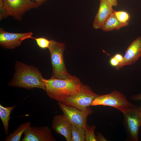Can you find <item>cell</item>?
Segmentation results:
<instances>
[{
  "label": "cell",
  "instance_id": "1",
  "mask_svg": "<svg viewBox=\"0 0 141 141\" xmlns=\"http://www.w3.org/2000/svg\"><path fill=\"white\" fill-rule=\"evenodd\" d=\"M15 69V73L8 83V86L27 89L38 88L45 90L44 78L36 67L16 61Z\"/></svg>",
  "mask_w": 141,
  "mask_h": 141
},
{
  "label": "cell",
  "instance_id": "2",
  "mask_svg": "<svg viewBox=\"0 0 141 141\" xmlns=\"http://www.w3.org/2000/svg\"><path fill=\"white\" fill-rule=\"evenodd\" d=\"M44 81L48 95L61 102L77 94L82 83L78 78L71 75L63 78L44 79Z\"/></svg>",
  "mask_w": 141,
  "mask_h": 141
},
{
  "label": "cell",
  "instance_id": "3",
  "mask_svg": "<svg viewBox=\"0 0 141 141\" xmlns=\"http://www.w3.org/2000/svg\"><path fill=\"white\" fill-rule=\"evenodd\" d=\"M48 49L50 51L52 74L51 77L63 78L70 75L68 72L64 62L63 54L65 49V43L50 40Z\"/></svg>",
  "mask_w": 141,
  "mask_h": 141
},
{
  "label": "cell",
  "instance_id": "4",
  "mask_svg": "<svg viewBox=\"0 0 141 141\" xmlns=\"http://www.w3.org/2000/svg\"><path fill=\"white\" fill-rule=\"evenodd\" d=\"M134 105L121 92L115 90L108 94L99 95L93 101L91 106L102 105L112 107L118 109L123 114Z\"/></svg>",
  "mask_w": 141,
  "mask_h": 141
},
{
  "label": "cell",
  "instance_id": "5",
  "mask_svg": "<svg viewBox=\"0 0 141 141\" xmlns=\"http://www.w3.org/2000/svg\"><path fill=\"white\" fill-rule=\"evenodd\" d=\"M123 114V125L127 134L126 139L130 141H138L139 130L141 126L139 106L134 105Z\"/></svg>",
  "mask_w": 141,
  "mask_h": 141
},
{
  "label": "cell",
  "instance_id": "6",
  "mask_svg": "<svg viewBox=\"0 0 141 141\" xmlns=\"http://www.w3.org/2000/svg\"><path fill=\"white\" fill-rule=\"evenodd\" d=\"M99 95L93 92L89 86L82 83L80 90L77 94L61 102L83 110L91 106L93 101Z\"/></svg>",
  "mask_w": 141,
  "mask_h": 141
},
{
  "label": "cell",
  "instance_id": "7",
  "mask_svg": "<svg viewBox=\"0 0 141 141\" xmlns=\"http://www.w3.org/2000/svg\"><path fill=\"white\" fill-rule=\"evenodd\" d=\"M58 103L63 114L72 125L85 128L87 125V118L93 112L90 106L83 110H80L61 102H58Z\"/></svg>",
  "mask_w": 141,
  "mask_h": 141
},
{
  "label": "cell",
  "instance_id": "8",
  "mask_svg": "<svg viewBox=\"0 0 141 141\" xmlns=\"http://www.w3.org/2000/svg\"><path fill=\"white\" fill-rule=\"evenodd\" d=\"M3 2L9 16L18 21L22 20L26 12L39 7L32 0H3Z\"/></svg>",
  "mask_w": 141,
  "mask_h": 141
},
{
  "label": "cell",
  "instance_id": "9",
  "mask_svg": "<svg viewBox=\"0 0 141 141\" xmlns=\"http://www.w3.org/2000/svg\"><path fill=\"white\" fill-rule=\"evenodd\" d=\"M33 34L31 32L21 33H10L0 28V45L7 49H14L20 45L24 40L33 38Z\"/></svg>",
  "mask_w": 141,
  "mask_h": 141
},
{
  "label": "cell",
  "instance_id": "10",
  "mask_svg": "<svg viewBox=\"0 0 141 141\" xmlns=\"http://www.w3.org/2000/svg\"><path fill=\"white\" fill-rule=\"evenodd\" d=\"M21 141H55L51 129L47 126H30L24 133Z\"/></svg>",
  "mask_w": 141,
  "mask_h": 141
},
{
  "label": "cell",
  "instance_id": "11",
  "mask_svg": "<svg viewBox=\"0 0 141 141\" xmlns=\"http://www.w3.org/2000/svg\"><path fill=\"white\" fill-rule=\"evenodd\" d=\"M141 56V37L136 39L129 45L126 50L122 60L115 67L119 70L122 67L133 64Z\"/></svg>",
  "mask_w": 141,
  "mask_h": 141
},
{
  "label": "cell",
  "instance_id": "12",
  "mask_svg": "<svg viewBox=\"0 0 141 141\" xmlns=\"http://www.w3.org/2000/svg\"><path fill=\"white\" fill-rule=\"evenodd\" d=\"M72 126L63 114L55 115L52 120V129L57 134L64 137L67 141H71Z\"/></svg>",
  "mask_w": 141,
  "mask_h": 141
},
{
  "label": "cell",
  "instance_id": "13",
  "mask_svg": "<svg viewBox=\"0 0 141 141\" xmlns=\"http://www.w3.org/2000/svg\"><path fill=\"white\" fill-rule=\"evenodd\" d=\"M98 12L95 16L93 26L96 29L102 28L111 14L113 12V6L107 0H99Z\"/></svg>",
  "mask_w": 141,
  "mask_h": 141
},
{
  "label": "cell",
  "instance_id": "14",
  "mask_svg": "<svg viewBox=\"0 0 141 141\" xmlns=\"http://www.w3.org/2000/svg\"><path fill=\"white\" fill-rule=\"evenodd\" d=\"M128 23H123L120 21L113 12L107 20L102 29L104 31L114 30H118L123 27L128 26Z\"/></svg>",
  "mask_w": 141,
  "mask_h": 141
},
{
  "label": "cell",
  "instance_id": "15",
  "mask_svg": "<svg viewBox=\"0 0 141 141\" xmlns=\"http://www.w3.org/2000/svg\"><path fill=\"white\" fill-rule=\"evenodd\" d=\"M16 106L5 107L0 104V117L4 126L5 133L6 134L9 133V123L11 118L10 114Z\"/></svg>",
  "mask_w": 141,
  "mask_h": 141
},
{
  "label": "cell",
  "instance_id": "16",
  "mask_svg": "<svg viewBox=\"0 0 141 141\" xmlns=\"http://www.w3.org/2000/svg\"><path fill=\"white\" fill-rule=\"evenodd\" d=\"M31 126V122L28 121L21 124L12 133L7 136L6 141H20L25 132Z\"/></svg>",
  "mask_w": 141,
  "mask_h": 141
},
{
  "label": "cell",
  "instance_id": "17",
  "mask_svg": "<svg viewBox=\"0 0 141 141\" xmlns=\"http://www.w3.org/2000/svg\"><path fill=\"white\" fill-rule=\"evenodd\" d=\"M85 129L72 125L71 141H85Z\"/></svg>",
  "mask_w": 141,
  "mask_h": 141
},
{
  "label": "cell",
  "instance_id": "18",
  "mask_svg": "<svg viewBox=\"0 0 141 141\" xmlns=\"http://www.w3.org/2000/svg\"><path fill=\"white\" fill-rule=\"evenodd\" d=\"M96 128L95 125L90 126L87 125L85 128V141H97V136L94 133V130Z\"/></svg>",
  "mask_w": 141,
  "mask_h": 141
},
{
  "label": "cell",
  "instance_id": "19",
  "mask_svg": "<svg viewBox=\"0 0 141 141\" xmlns=\"http://www.w3.org/2000/svg\"><path fill=\"white\" fill-rule=\"evenodd\" d=\"M114 12L116 16L120 22L123 23H128L130 16L128 14L124 11H116Z\"/></svg>",
  "mask_w": 141,
  "mask_h": 141
},
{
  "label": "cell",
  "instance_id": "20",
  "mask_svg": "<svg viewBox=\"0 0 141 141\" xmlns=\"http://www.w3.org/2000/svg\"><path fill=\"white\" fill-rule=\"evenodd\" d=\"M33 39L36 40L37 45L40 48L42 49L48 48L50 42V40L43 37L33 38Z\"/></svg>",
  "mask_w": 141,
  "mask_h": 141
},
{
  "label": "cell",
  "instance_id": "21",
  "mask_svg": "<svg viewBox=\"0 0 141 141\" xmlns=\"http://www.w3.org/2000/svg\"><path fill=\"white\" fill-rule=\"evenodd\" d=\"M9 16V15L7 10L4 6L3 0H0V21L7 18Z\"/></svg>",
  "mask_w": 141,
  "mask_h": 141
},
{
  "label": "cell",
  "instance_id": "22",
  "mask_svg": "<svg viewBox=\"0 0 141 141\" xmlns=\"http://www.w3.org/2000/svg\"><path fill=\"white\" fill-rule=\"evenodd\" d=\"M130 99L135 101H141V93L138 94L131 96Z\"/></svg>",
  "mask_w": 141,
  "mask_h": 141
},
{
  "label": "cell",
  "instance_id": "23",
  "mask_svg": "<svg viewBox=\"0 0 141 141\" xmlns=\"http://www.w3.org/2000/svg\"><path fill=\"white\" fill-rule=\"evenodd\" d=\"M110 64L113 66L116 67L119 63V62L113 56L111 58L110 61Z\"/></svg>",
  "mask_w": 141,
  "mask_h": 141
},
{
  "label": "cell",
  "instance_id": "24",
  "mask_svg": "<svg viewBox=\"0 0 141 141\" xmlns=\"http://www.w3.org/2000/svg\"><path fill=\"white\" fill-rule=\"evenodd\" d=\"M96 136L97 141H107L103 135L99 132H98Z\"/></svg>",
  "mask_w": 141,
  "mask_h": 141
},
{
  "label": "cell",
  "instance_id": "25",
  "mask_svg": "<svg viewBox=\"0 0 141 141\" xmlns=\"http://www.w3.org/2000/svg\"><path fill=\"white\" fill-rule=\"evenodd\" d=\"M114 57L119 62V63L122 60L123 58L122 55L119 54H116Z\"/></svg>",
  "mask_w": 141,
  "mask_h": 141
},
{
  "label": "cell",
  "instance_id": "26",
  "mask_svg": "<svg viewBox=\"0 0 141 141\" xmlns=\"http://www.w3.org/2000/svg\"><path fill=\"white\" fill-rule=\"evenodd\" d=\"M113 6H116L118 5L117 0H107Z\"/></svg>",
  "mask_w": 141,
  "mask_h": 141
},
{
  "label": "cell",
  "instance_id": "27",
  "mask_svg": "<svg viewBox=\"0 0 141 141\" xmlns=\"http://www.w3.org/2000/svg\"><path fill=\"white\" fill-rule=\"evenodd\" d=\"M36 2L40 6L44 3L47 0H32Z\"/></svg>",
  "mask_w": 141,
  "mask_h": 141
},
{
  "label": "cell",
  "instance_id": "28",
  "mask_svg": "<svg viewBox=\"0 0 141 141\" xmlns=\"http://www.w3.org/2000/svg\"><path fill=\"white\" fill-rule=\"evenodd\" d=\"M139 108H140V110L141 113V103L140 104V105L139 106Z\"/></svg>",
  "mask_w": 141,
  "mask_h": 141
}]
</instances>
